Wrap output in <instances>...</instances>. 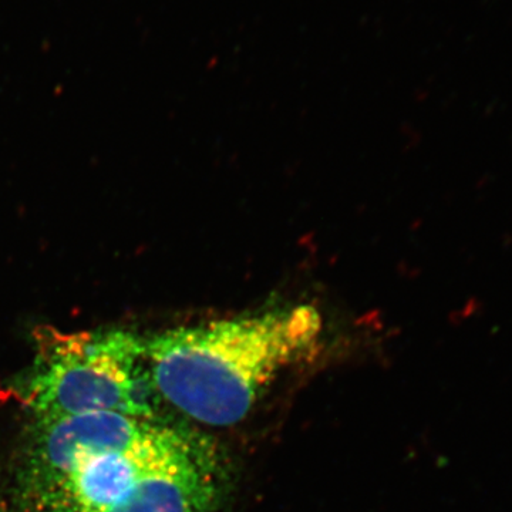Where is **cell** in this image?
<instances>
[{
    "label": "cell",
    "instance_id": "obj_1",
    "mask_svg": "<svg viewBox=\"0 0 512 512\" xmlns=\"http://www.w3.org/2000/svg\"><path fill=\"white\" fill-rule=\"evenodd\" d=\"M322 330L308 305L181 326L143 340L144 366L153 392L188 419L234 426L282 373L315 352Z\"/></svg>",
    "mask_w": 512,
    "mask_h": 512
},
{
    "label": "cell",
    "instance_id": "obj_2",
    "mask_svg": "<svg viewBox=\"0 0 512 512\" xmlns=\"http://www.w3.org/2000/svg\"><path fill=\"white\" fill-rule=\"evenodd\" d=\"M143 352V340L123 330L74 335L46 330L23 402L36 420L96 412L153 420L156 393Z\"/></svg>",
    "mask_w": 512,
    "mask_h": 512
},
{
    "label": "cell",
    "instance_id": "obj_3",
    "mask_svg": "<svg viewBox=\"0 0 512 512\" xmlns=\"http://www.w3.org/2000/svg\"><path fill=\"white\" fill-rule=\"evenodd\" d=\"M231 490V466L217 441L165 424L146 471L106 512H224Z\"/></svg>",
    "mask_w": 512,
    "mask_h": 512
},
{
    "label": "cell",
    "instance_id": "obj_4",
    "mask_svg": "<svg viewBox=\"0 0 512 512\" xmlns=\"http://www.w3.org/2000/svg\"><path fill=\"white\" fill-rule=\"evenodd\" d=\"M153 423L116 412L36 420L16 480L36 490L57 493L83 458L133 446L146 436Z\"/></svg>",
    "mask_w": 512,
    "mask_h": 512
},
{
    "label": "cell",
    "instance_id": "obj_5",
    "mask_svg": "<svg viewBox=\"0 0 512 512\" xmlns=\"http://www.w3.org/2000/svg\"><path fill=\"white\" fill-rule=\"evenodd\" d=\"M165 424L156 423L136 444L83 458L57 490L79 512H106L120 503L156 454Z\"/></svg>",
    "mask_w": 512,
    "mask_h": 512
},
{
    "label": "cell",
    "instance_id": "obj_6",
    "mask_svg": "<svg viewBox=\"0 0 512 512\" xmlns=\"http://www.w3.org/2000/svg\"><path fill=\"white\" fill-rule=\"evenodd\" d=\"M0 512H79L59 494L19 483L0 491Z\"/></svg>",
    "mask_w": 512,
    "mask_h": 512
}]
</instances>
